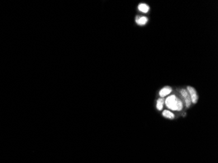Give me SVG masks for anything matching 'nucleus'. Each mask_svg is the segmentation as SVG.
<instances>
[{
	"mask_svg": "<svg viewBox=\"0 0 218 163\" xmlns=\"http://www.w3.org/2000/svg\"><path fill=\"white\" fill-rule=\"evenodd\" d=\"M165 104L169 109L175 111H180L183 108V104L181 100L176 97L174 95L168 97L165 100Z\"/></svg>",
	"mask_w": 218,
	"mask_h": 163,
	"instance_id": "nucleus-1",
	"label": "nucleus"
},
{
	"mask_svg": "<svg viewBox=\"0 0 218 163\" xmlns=\"http://www.w3.org/2000/svg\"><path fill=\"white\" fill-rule=\"evenodd\" d=\"M188 92H189V97H190V99H191V100H192V102L194 104H195L197 102V100H198V96H197V92L195 91V90L192 87H190V86H188Z\"/></svg>",
	"mask_w": 218,
	"mask_h": 163,
	"instance_id": "nucleus-2",
	"label": "nucleus"
},
{
	"mask_svg": "<svg viewBox=\"0 0 218 163\" xmlns=\"http://www.w3.org/2000/svg\"><path fill=\"white\" fill-rule=\"evenodd\" d=\"M180 93H181L182 97L184 99L186 107H188V108L191 105V103H192V100H191L189 95L188 94V92L187 91L185 90H182Z\"/></svg>",
	"mask_w": 218,
	"mask_h": 163,
	"instance_id": "nucleus-3",
	"label": "nucleus"
},
{
	"mask_svg": "<svg viewBox=\"0 0 218 163\" xmlns=\"http://www.w3.org/2000/svg\"><path fill=\"white\" fill-rule=\"evenodd\" d=\"M171 91H172V89H171V88L169 87V86H167V87H165L164 88H163L162 90H161V91H159V95H160L161 97H165L167 95H168L169 94H170Z\"/></svg>",
	"mask_w": 218,
	"mask_h": 163,
	"instance_id": "nucleus-4",
	"label": "nucleus"
},
{
	"mask_svg": "<svg viewBox=\"0 0 218 163\" xmlns=\"http://www.w3.org/2000/svg\"><path fill=\"white\" fill-rule=\"evenodd\" d=\"M138 8L140 11H141V12H142L144 13H148L150 9L149 6L145 4V3H141V4H139Z\"/></svg>",
	"mask_w": 218,
	"mask_h": 163,
	"instance_id": "nucleus-5",
	"label": "nucleus"
},
{
	"mask_svg": "<svg viewBox=\"0 0 218 163\" xmlns=\"http://www.w3.org/2000/svg\"><path fill=\"white\" fill-rule=\"evenodd\" d=\"M136 22H137V23L139 25L143 26V25H145L147 23L148 18L145 17H137V19H136Z\"/></svg>",
	"mask_w": 218,
	"mask_h": 163,
	"instance_id": "nucleus-6",
	"label": "nucleus"
},
{
	"mask_svg": "<svg viewBox=\"0 0 218 163\" xmlns=\"http://www.w3.org/2000/svg\"><path fill=\"white\" fill-rule=\"evenodd\" d=\"M163 115L166 118L173 119L174 118V114L169 110H164L163 112Z\"/></svg>",
	"mask_w": 218,
	"mask_h": 163,
	"instance_id": "nucleus-7",
	"label": "nucleus"
},
{
	"mask_svg": "<svg viewBox=\"0 0 218 163\" xmlns=\"http://www.w3.org/2000/svg\"><path fill=\"white\" fill-rule=\"evenodd\" d=\"M165 100L164 99H159L157 101L156 107L159 110H161L163 108V104H164Z\"/></svg>",
	"mask_w": 218,
	"mask_h": 163,
	"instance_id": "nucleus-8",
	"label": "nucleus"
}]
</instances>
